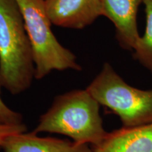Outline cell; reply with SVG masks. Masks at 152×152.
I'll return each instance as SVG.
<instances>
[{"instance_id":"obj_8","label":"cell","mask_w":152,"mask_h":152,"mask_svg":"<svg viewBox=\"0 0 152 152\" xmlns=\"http://www.w3.org/2000/svg\"><path fill=\"white\" fill-rule=\"evenodd\" d=\"M94 152H152V123L108 132Z\"/></svg>"},{"instance_id":"obj_10","label":"cell","mask_w":152,"mask_h":152,"mask_svg":"<svg viewBox=\"0 0 152 152\" xmlns=\"http://www.w3.org/2000/svg\"><path fill=\"white\" fill-rule=\"evenodd\" d=\"M23 124V118L21 114L11 109L6 105L0 95V125H21Z\"/></svg>"},{"instance_id":"obj_4","label":"cell","mask_w":152,"mask_h":152,"mask_svg":"<svg viewBox=\"0 0 152 152\" xmlns=\"http://www.w3.org/2000/svg\"><path fill=\"white\" fill-rule=\"evenodd\" d=\"M23 18L35 66V78L41 80L52 71H81L75 55L57 40L45 9V0H16Z\"/></svg>"},{"instance_id":"obj_2","label":"cell","mask_w":152,"mask_h":152,"mask_svg":"<svg viewBox=\"0 0 152 152\" xmlns=\"http://www.w3.org/2000/svg\"><path fill=\"white\" fill-rule=\"evenodd\" d=\"M35 75L33 49L16 0H0V84L13 95L25 92Z\"/></svg>"},{"instance_id":"obj_9","label":"cell","mask_w":152,"mask_h":152,"mask_svg":"<svg viewBox=\"0 0 152 152\" xmlns=\"http://www.w3.org/2000/svg\"><path fill=\"white\" fill-rule=\"evenodd\" d=\"M147 25L133 52V56L152 75V0H144Z\"/></svg>"},{"instance_id":"obj_3","label":"cell","mask_w":152,"mask_h":152,"mask_svg":"<svg viewBox=\"0 0 152 152\" xmlns=\"http://www.w3.org/2000/svg\"><path fill=\"white\" fill-rule=\"evenodd\" d=\"M86 90L100 105L119 117L123 128L152 123V89L131 86L109 63L104 64Z\"/></svg>"},{"instance_id":"obj_7","label":"cell","mask_w":152,"mask_h":152,"mask_svg":"<svg viewBox=\"0 0 152 152\" xmlns=\"http://www.w3.org/2000/svg\"><path fill=\"white\" fill-rule=\"evenodd\" d=\"M4 152H94L88 144L46 137L34 132H20L7 137L1 143Z\"/></svg>"},{"instance_id":"obj_5","label":"cell","mask_w":152,"mask_h":152,"mask_svg":"<svg viewBox=\"0 0 152 152\" xmlns=\"http://www.w3.org/2000/svg\"><path fill=\"white\" fill-rule=\"evenodd\" d=\"M52 24L62 28L83 29L102 16L99 0H45Z\"/></svg>"},{"instance_id":"obj_1","label":"cell","mask_w":152,"mask_h":152,"mask_svg":"<svg viewBox=\"0 0 152 152\" xmlns=\"http://www.w3.org/2000/svg\"><path fill=\"white\" fill-rule=\"evenodd\" d=\"M100 106L87 90H75L58 95L39 118L33 132L63 134L78 144L94 147L108 134L100 115Z\"/></svg>"},{"instance_id":"obj_11","label":"cell","mask_w":152,"mask_h":152,"mask_svg":"<svg viewBox=\"0 0 152 152\" xmlns=\"http://www.w3.org/2000/svg\"><path fill=\"white\" fill-rule=\"evenodd\" d=\"M27 130L26 125H0V149H1V143L3 140L9 135L16 133L24 132Z\"/></svg>"},{"instance_id":"obj_6","label":"cell","mask_w":152,"mask_h":152,"mask_svg":"<svg viewBox=\"0 0 152 152\" xmlns=\"http://www.w3.org/2000/svg\"><path fill=\"white\" fill-rule=\"evenodd\" d=\"M102 16L113 23L115 36L120 46L132 51L135 48L140 35L137 23L139 7L144 0H99Z\"/></svg>"}]
</instances>
